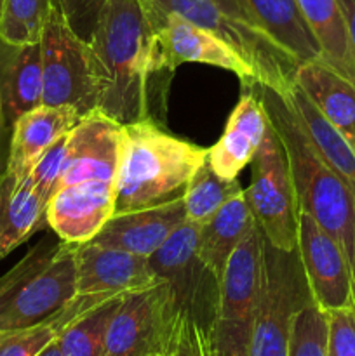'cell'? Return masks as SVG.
<instances>
[{"label": "cell", "mask_w": 355, "mask_h": 356, "mask_svg": "<svg viewBox=\"0 0 355 356\" xmlns=\"http://www.w3.org/2000/svg\"><path fill=\"white\" fill-rule=\"evenodd\" d=\"M169 356H209L207 332L181 313Z\"/></svg>", "instance_id": "36"}, {"label": "cell", "mask_w": 355, "mask_h": 356, "mask_svg": "<svg viewBox=\"0 0 355 356\" xmlns=\"http://www.w3.org/2000/svg\"><path fill=\"white\" fill-rule=\"evenodd\" d=\"M350 268H352V296H354V309H355V243H354V254H352Z\"/></svg>", "instance_id": "41"}, {"label": "cell", "mask_w": 355, "mask_h": 356, "mask_svg": "<svg viewBox=\"0 0 355 356\" xmlns=\"http://www.w3.org/2000/svg\"><path fill=\"white\" fill-rule=\"evenodd\" d=\"M198 233L200 225L184 221L148 261L180 312L209 332L219 315V278L198 256Z\"/></svg>", "instance_id": "8"}, {"label": "cell", "mask_w": 355, "mask_h": 356, "mask_svg": "<svg viewBox=\"0 0 355 356\" xmlns=\"http://www.w3.org/2000/svg\"><path fill=\"white\" fill-rule=\"evenodd\" d=\"M106 3L108 0H54V7L61 13L70 30L87 44L93 38L101 10Z\"/></svg>", "instance_id": "33"}, {"label": "cell", "mask_w": 355, "mask_h": 356, "mask_svg": "<svg viewBox=\"0 0 355 356\" xmlns=\"http://www.w3.org/2000/svg\"><path fill=\"white\" fill-rule=\"evenodd\" d=\"M187 221L183 195L153 207L113 214L90 242L152 257Z\"/></svg>", "instance_id": "17"}, {"label": "cell", "mask_w": 355, "mask_h": 356, "mask_svg": "<svg viewBox=\"0 0 355 356\" xmlns=\"http://www.w3.org/2000/svg\"><path fill=\"white\" fill-rule=\"evenodd\" d=\"M327 313L315 302L298 309L292 320L289 356H327Z\"/></svg>", "instance_id": "31"}, {"label": "cell", "mask_w": 355, "mask_h": 356, "mask_svg": "<svg viewBox=\"0 0 355 356\" xmlns=\"http://www.w3.org/2000/svg\"><path fill=\"white\" fill-rule=\"evenodd\" d=\"M45 211L30 176L19 179L9 170L0 176V259L47 225Z\"/></svg>", "instance_id": "21"}, {"label": "cell", "mask_w": 355, "mask_h": 356, "mask_svg": "<svg viewBox=\"0 0 355 356\" xmlns=\"http://www.w3.org/2000/svg\"><path fill=\"white\" fill-rule=\"evenodd\" d=\"M256 90L270 127L281 139L294 186L299 212L315 219L338 240L352 261L355 243V197L345 181L327 165L306 138L287 94L263 83Z\"/></svg>", "instance_id": "2"}, {"label": "cell", "mask_w": 355, "mask_h": 356, "mask_svg": "<svg viewBox=\"0 0 355 356\" xmlns=\"http://www.w3.org/2000/svg\"><path fill=\"white\" fill-rule=\"evenodd\" d=\"M256 226L246 195L239 193L230 198L198 233V256L205 266L221 280L223 270L233 250Z\"/></svg>", "instance_id": "24"}, {"label": "cell", "mask_w": 355, "mask_h": 356, "mask_svg": "<svg viewBox=\"0 0 355 356\" xmlns=\"http://www.w3.org/2000/svg\"><path fill=\"white\" fill-rule=\"evenodd\" d=\"M327 313V356H355V309L341 308Z\"/></svg>", "instance_id": "34"}, {"label": "cell", "mask_w": 355, "mask_h": 356, "mask_svg": "<svg viewBox=\"0 0 355 356\" xmlns=\"http://www.w3.org/2000/svg\"><path fill=\"white\" fill-rule=\"evenodd\" d=\"M327 66L355 86V52L338 0H296Z\"/></svg>", "instance_id": "25"}, {"label": "cell", "mask_w": 355, "mask_h": 356, "mask_svg": "<svg viewBox=\"0 0 355 356\" xmlns=\"http://www.w3.org/2000/svg\"><path fill=\"white\" fill-rule=\"evenodd\" d=\"M285 94L313 148L322 156L324 162L345 181L355 197V152L350 143L320 113L315 103L306 96L298 83H292Z\"/></svg>", "instance_id": "23"}, {"label": "cell", "mask_w": 355, "mask_h": 356, "mask_svg": "<svg viewBox=\"0 0 355 356\" xmlns=\"http://www.w3.org/2000/svg\"><path fill=\"white\" fill-rule=\"evenodd\" d=\"M75 250L77 243L44 236L0 277V332L47 322L75 298Z\"/></svg>", "instance_id": "4"}, {"label": "cell", "mask_w": 355, "mask_h": 356, "mask_svg": "<svg viewBox=\"0 0 355 356\" xmlns=\"http://www.w3.org/2000/svg\"><path fill=\"white\" fill-rule=\"evenodd\" d=\"M2 6H3V0H0V16H2Z\"/></svg>", "instance_id": "42"}, {"label": "cell", "mask_w": 355, "mask_h": 356, "mask_svg": "<svg viewBox=\"0 0 355 356\" xmlns=\"http://www.w3.org/2000/svg\"><path fill=\"white\" fill-rule=\"evenodd\" d=\"M111 294H77L58 315L47 322L38 323L30 329L0 332V356H37L44 348L59 337V334L84 313L90 312Z\"/></svg>", "instance_id": "27"}, {"label": "cell", "mask_w": 355, "mask_h": 356, "mask_svg": "<svg viewBox=\"0 0 355 356\" xmlns=\"http://www.w3.org/2000/svg\"><path fill=\"white\" fill-rule=\"evenodd\" d=\"M209 356H249L251 329L214 323L207 332Z\"/></svg>", "instance_id": "35"}, {"label": "cell", "mask_w": 355, "mask_h": 356, "mask_svg": "<svg viewBox=\"0 0 355 356\" xmlns=\"http://www.w3.org/2000/svg\"><path fill=\"white\" fill-rule=\"evenodd\" d=\"M251 167L253 181L244 195L258 228L277 249H298V200L284 148L270 124Z\"/></svg>", "instance_id": "7"}, {"label": "cell", "mask_w": 355, "mask_h": 356, "mask_svg": "<svg viewBox=\"0 0 355 356\" xmlns=\"http://www.w3.org/2000/svg\"><path fill=\"white\" fill-rule=\"evenodd\" d=\"M181 312L164 280L127 292L106 334V356H169Z\"/></svg>", "instance_id": "9"}, {"label": "cell", "mask_w": 355, "mask_h": 356, "mask_svg": "<svg viewBox=\"0 0 355 356\" xmlns=\"http://www.w3.org/2000/svg\"><path fill=\"white\" fill-rule=\"evenodd\" d=\"M268 131V118L253 86L242 87V94L226 122L219 141L207 149V162L218 176L237 179L240 170L253 162Z\"/></svg>", "instance_id": "18"}, {"label": "cell", "mask_w": 355, "mask_h": 356, "mask_svg": "<svg viewBox=\"0 0 355 356\" xmlns=\"http://www.w3.org/2000/svg\"><path fill=\"white\" fill-rule=\"evenodd\" d=\"M97 111L120 125L152 118L160 75L155 30L143 0H108L89 42Z\"/></svg>", "instance_id": "1"}, {"label": "cell", "mask_w": 355, "mask_h": 356, "mask_svg": "<svg viewBox=\"0 0 355 356\" xmlns=\"http://www.w3.org/2000/svg\"><path fill=\"white\" fill-rule=\"evenodd\" d=\"M239 179H225L218 176L205 160L184 186L183 200L187 209V221L204 225L230 198L242 193Z\"/></svg>", "instance_id": "29"}, {"label": "cell", "mask_w": 355, "mask_h": 356, "mask_svg": "<svg viewBox=\"0 0 355 356\" xmlns=\"http://www.w3.org/2000/svg\"><path fill=\"white\" fill-rule=\"evenodd\" d=\"M10 134H13V125L7 124L3 115H0V176L6 172L7 163H9Z\"/></svg>", "instance_id": "37"}, {"label": "cell", "mask_w": 355, "mask_h": 356, "mask_svg": "<svg viewBox=\"0 0 355 356\" xmlns=\"http://www.w3.org/2000/svg\"><path fill=\"white\" fill-rule=\"evenodd\" d=\"M122 125L94 110L80 117L68 132L61 186L104 181L115 183L120 152ZM59 186V188H61Z\"/></svg>", "instance_id": "13"}, {"label": "cell", "mask_w": 355, "mask_h": 356, "mask_svg": "<svg viewBox=\"0 0 355 356\" xmlns=\"http://www.w3.org/2000/svg\"><path fill=\"white\" fill-rule=\"evenodd\" d=\"M52 7L54 0H3L0 37L14 45L37 44Z\"/></svg>", "instance_id": "30"}, {"label": "cell", "mask_w": 355, "mask_h": 356, "mask_svg": "<svg viewBox=\"0 0 355 356\" xmlns=\"http://www.w3.org/2000/svg\"><path fill=\"white\" fill-rule=\"evenodd\" d=\"M313 302L298 249L281 250L265 238L263 285L251 323L249 356H289L292 320Z\"/></svg>", "instance_id": "6"}, {"label": "cell", "mask_w": 355, "mask_h": 356, "mask_svg": "<svg viewBox=\"0 0 355 356\" xmlns=\"http://www.w3.org/2000/svg\"><path fill=\"white\" fill-rule=\"evenodd\" d=\"M40 49L42 104L75 108L80 117L96 110L97 92L89 44L70 30L56 7L42 31Z\"/></svg>", "instance_id": "10"}, {"label": "cell", "mask_w": 355, "mask_h": 356, "mask_svg": "<svg viewBox=\"0 0 355 356\" xmlns=\"http://www.w3.org/2000/svg\"><path fill=\"white\" fill-rule=\"evenodd\" d=\"M296 83L315 103L320 113L340 131L355 152V86L322 59L299 65Z\"/></svg>", "instance_id": "22"}, {"label": "cell", "mask_w": 355, "mask_h": 356, "mask_svg": "<svg viewBox=\"0 0 355 356\" xmlns=\"http://www.w3.org/2000/svg\"><path fill=\"white\" fill-rule=\"evenodd\" d=\"M115 214V183L84 181L61 186L45 211V221L58 238L90 242Z\"/></svg>", "instance_id": "15"}, {"label": "cell", "mask_w": 355, "mask_h": 356, "mask_svg": "<svg viewBox=\"0 0 355 356\" xmlns=\"http://www.w3.org/2000/svg\"><path fill=\"white\" fill-rule=\"evenodd\" d=\"M205 160L207 149L174 138L153 118L122 125L115 214L180 197Z\"/></svg>", "instance_id": "3"}, {"label": "cell", "mask_w": 355, "mask_h": 356, "mask_svg": "<svg viewBox=\"0 0 355 356\" xmlns=\"http://www.w3.org/2000/svg\"><path fill=\"white\" fill-rule=\"evenodd\" d=\"M124 294L106 299L70 323L58 337L63 356H106V334Z\"/></svg>", "instance_id": "28"}, {"label": "cell", "mask_w": 355, "mask_h": 356, "mask_svg": "<svg viewBox=\"0 0 355 356\" xmlns=\"http://www.w3.org/2000/svg\"><path fill=\"white\" fill-rule=\"evenodd\" d=\"M146 13L155 30L160 75L171 76L183 63H202L233 73L242 87L258 83L256 73L244 61L242 56L237 54L214 33L178 14L152 13L148 9Z\"/></svg>", "instance_id": "11"}, {"label": "cell", "mask_w": 355, "mask_h": 356, "mask_svg": "<svg viewBox=\"0 0 355 356\" xmlns=\"http://www.w3.org/2000/svg\"><path fill=\"white\" fill-rule=\"evenodd\" d=\"M0 115H2V99H0Z\"/></svg>", "instance_id": "43"}, {"label": "cell", "mask_w": 355, "mask_h": 356, "mask_svg": "<svg viewBox=\"0 0 355 356\" xmlns=\"http://www.w3.org/2000/svg\"><path fill=\"white\" fill-rule=\"evenodd\" d=\"M265 235L258 225L228 257L219 280V315L216 323L251 329L263 285Z\"/></svg>", "instance_id": "16"}, {"label": "cell", "mask_w": 355, "mask_h": 356, "mask_svg": "<svg viewBox=\"0 0 355 356\" xmlns=\"http://www.w3.org/2000/svg\"><path fill=\"white\" fill-rule=\"evenodd\" d=\"M152 13L178 14L233 49L256 73L258 83L287 92L301 63L263 28L226 13L216 0H143Z\"/></svg>", "instance_id": "5"}, {"label": "cell", "mask_w": 355, "mask_h": 356, "mask_svg": "<svg viewBox=\"0 0 355 356\" xmlns=\"http://www.w3.org/2000/svg\"><path fill=\"white\" fill-rule=\"evenodd\" d=\"M298 252L313 302L324 312L354 308L352 268L343 247L305 212L298 218Z\"/></svg>", "instance_id": "12"}, {"label": "cell", "mask_w": 355, "mask_h": 356, "mask_svg": "<svg viewBox=\"0 0 355 356\" xmlns=\"http://www.w3.org/2000/svg\"><path fill=\"white\" fill-rule=\"evenodd\" d=\"M80 120V113L70 106H40L21 115L13 124L7 170L19 179L30 176L42 153L68 134Z\"/></svg>", "instance_id": "19"}, {"label": "cell", "mask_w": 355, "mask_h": 356, "mask_svg": "<svg viewBox=\"0 0 355 356\" xmlns=\"http://www.w3.org/2000/svg\"><path fill=\"white\" fill-rule=\"evenodd\" d=\"M75 268L77 294L120 296L160 282L148 257L96 242L77 243Z\"/></svg>", "instance_id": "14"}, {"label": "cell", "mask_w": 355, "mask_h": 356, "mask_svg": "<svg viewBox=\"0 0 355 356\" xmlns=\"http://www.w3.org/2000/svg\"><path fill=\"white\" fill-rule=\"evenodd\" d=\"M42 94L40 42L14 45L0 37V99L7 124L40 106Z\"/></svg>", "instance_id": "20"}, {"label": "cell", "mask_w": 355, "mask_h": 356, "mask_svg": "<svg viewBox=\"0 0 355 356\" xmlns=\"http://www.w3.org/2000/svg\"><path fill=\"white\" fill-rule=\"evenodd\" d=\"M66 139H68V134L63 136L51 148L45 149L30 172L35 191L45 205H49V202L61 186L63 165L66 159Z\"/></svg>", "instance_id": "32"}, {"label": "cell", "mask_w": 355, "mask_h": 356, "mask_svg": "<svg viewBox=\"0 0 355 356\" xmlns=\"http://www.w3.org/2000/svg\"><path fill=\"white\" fill-rule=\"evenodd\" d=\"M37 356H63L61 355V350H59V344H58V339L52 341L51 344H49L47 348H44V350L40 351Z\"/></svg>", "instance_id": "40"}, {"label": "cell", "mask_w": 355, "mask_h": 356, "mask_svg": "<svg viewBox=\"0 0 355 356\" xmlns=\"http://www.w3.org/2000/svg\"><path fill=\"white\" fill-rule=\"evenodd\" d=\"M338 3H340L341 13H343L348 37H350L352 47H354L355 52V0H338Z\"/></svg>", "instance_id": "39"}, {"label": "cell", "mask_w": 355, "mask_h": 356, "mask_svg": "<svg viewBox=\"0 0 355 356\" xmlns=\"http://www.w3.org/2000/svg\"><path fill=\"white\" fill-rule=\"evenodd\" d=\"M254 21L299 63L320 58V49L296 0H246Z\"/></svg>", "instance_id": "26"}, {"label": "cell", "mask_w": 355, "mask_h": 356, "mask_svg": "<svg viewBox=\"0 0 355 356\" xmlns=\"http://www.w3.org/2000/svg\"><path fill=\"white\" fill-rule=\"evenodd\" d=\"M216 2H218L219 6L226 10V13L232 14V16H235V17H239V19L247 21V23H253V24H256V26H260V24L254 21V17H253V14H251L249 7H247L246 0H216Z\"/></svg>", "instance_id": "38"}]
</instances>
